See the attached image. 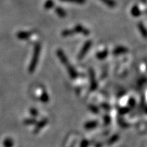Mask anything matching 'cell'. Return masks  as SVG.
Wrapping results in <instances>:
<instances>
[{
  "label": "cell",
  "instance_id": "obj_1",
  "mask_svg": "<svg viewBox=\"0 0 147 147\" xmlns=\"http://www.w3.org/2000/svg\"><path fill=\"white\" fill-rule=\"evenodd\" d=\"M40 53H41V45L40 44H37L35 46L31 62H30V65H29V71L30 73H32V72L35 71L37 65H38V62Z\"/></svg>",
  "mask_w": 147,
  "mask_h": 147
},
{
  "label": "cell",
  "instance_id": "obj_2",
  "mask_svg": "<svg viewBox=\"0 0 147 147\" xmlns=\"http://www.w3.org/2000/svg\"><path fill=\"white\" fill-rule=\"evenodd\" d=\"M91 46L92 41L89 40V41H86L85 44L83 45V47H82L81 51H80V52L79 54H78V59H82L86 56V54L89 52V49H90Z\"/></svg>",
  "mask_w": 147,
  "mask_h": 147
},
{
  "label": "cell",
  "instance_id": "obj_3",
  "mask_svg": "<svg viewBox=\"0 0 147 147\" xmlns=\"http://www.w3.org/2000/svg\"><path fill=\"white\" fill-rule=\"evenodd\" d=\"M89 77H90V89L93 91V90H95L98 87V83H97L96 79H95V72L92 68L89 69Z\"/></svg>",
  "mask_w": 147,
  "mask_h": 147
},
{
  "label": "cell",
  "instance_id": "obj_4",
  "mask_svg": "<svg viewBox=\"0 0 147 147\" xmlns=\"http://www.w3.org/2000/svg\"><path fill=\"white\" fill-rule=\"evenodd\" d=\"M56 54H57V56H58L59 59V60L61 61L62 64L65 65L69 64V62H68L67 56H66V55L65 54V53L61 49H59V50L56 51Z\"/></svg>",
  "mask_w": 147,
  "mask_h": 147
},
{
  "label": "cell",
  "instance_id": "obj_5",
  "mask_svg": "<svg viewBox=\"0 0 147 147\" xmlns=\"http://www.w3.org/2000/svg\"><path fill=\"white\" fill-rule=\"evenodd\" d=\"M74 34L76 33H80V34H83L84 35H89V31L87 29H86L85 27H83V26L81 25H78L76 26L73 29Z\"/></svg>",
  "mask_w": 147,
  "mask_h": 147
},
{
  "label": "cell",
  "instance_id": "obj_6",
  "mask_svg": "<svg viewBox=\"0 0 147 147\" xmlns=\"http://www.w3.org/2000/svg\"><path fill=\"white\" fill-rule=\"evenodd\" d=\"M66 67H67V70H68V74H69V76L72 78V79H75V78H78V71H76V69L74 68L73 66L71 65L69 63V64H68L67 65H66Z\"/></svg>",
  "mask_w": 147,
  "mask_h": 147
},
{
  "label": "cell",
  "instance_id": "obj_7",
  "mask_svg": "<svg viewBox=\"0 0 147 147\" xmlns=\"http://www.w3.org/2000/svg\"><path fill=\"white\" fill-rule=\"evenodd\" d=\"M32 35V32H19L17 34V37L20 40H27Z\"/></svg>",
  "mask_w": 147,
  "mask_h": 147
},
{
  "label": "cell",
  "instance_id": "obj_8",
  "mask_svg": "<svg viewBox=\"0 0 147 147\" xmlns=\"http://www.w3.org/2000/svg\"><path fill=\"white\" fill-rule=\"evenodd\" d=\"M128 51V48H126L125 47L119 46L117 47L114 49L113 51V54L114 55H120V54H123V53H125Z\"/></svg>",
  "mask_w": 147,
  "mask_h": 147
},
{
  "label": "cell",
  "instance_id": "obj_9",
  "mask_svg": "<svg viewBox=\"0 0 147 147\" xmlns=\"http://www.w3.org/2000/svg\"><path fill=\"white\" fill-rule=\"evenodd\" d=\"M97 125H98L97 121H95V120L89 121L85 124V128L86 129H92V128H95Z\"/></svg>",
  "mask_w": 147,
  "mask_h": 147
},
{
  "label": "cell",
  "instance_id": "obj_10",
  "mask_svg": "<svg viewBox=\"0 0 147 147\" xmlns=\"http://www.w3.org/2000/svg\"><path fill=\"white\" fill-rule=\"evenodd\" d=\"M107 55H108V51H107V50H105V51H101V52L97 53L96 56L98 59L102 60V59H106L107 56Z\"/></svg>",
  "mask_w": 147,
  "mask_h": 147
},
{
  "label": "cell",
  "instance_id": "obj_11",
  "mask_svg": "<svg viewBox=\"0 0 147 147\" xmlns=\"http://www.w3.org/2000/svg\"><path fill=\"white\" fill-rule=\"evenodd\" d=\"M131 14L134 17H139L141 14V12L139 10L138 6H134L131 10Z\"/></svg>",
  "mask_w": 147,
  "mask_h": 147
},
{
  "label": "cell",
  "instance_id": "obj_12",
  "mask_svg": "<svg viewBox=\"0 0 147 147\" xmlns=\"http://www.w3.org/2000/svg\"><path fill=\"white\" fill-rule=\"evenodd\" d=\"M56 14H58L60 18H65L66 16V12L62 8H60V7H58L57 8H56Z\"/></svg>",
  "mask_w": 147,
  "mask_h": 147
},
{
  "label": "cell",
  "instance_id": "obj_13",
  "mask_svg": "<svg viewBox=\"0 0 147 147\" xmlns=\"http://www.w3.org/2000/svg\"><path fill=\"white\" fill-rule=\"evenodd\" d=\"M47 122H48V120L47 119H44L41 120L40 122L37 124L36 125V129L37 130H39V129H41L42 127H44V126L47 123Z\"/></svg>",
  "mask_w": 147,
  "mask_h": 147
},
{
  "label": "cell",
  "instance_id": "obj_14",
  "mask_svg": "<svg viewBox=\"0 0 147 147\" xmlns=\"http://www.w3.org/2000/svg\"><path fill=\"white\" fill-rule=\"evenodd\" d=\"M40 100L42 101L43 103H47L49 101V96L47 95V93L46 92H44L42 93V95H41V98H40Z\"/></svg>",
  "mask_w": 147,
  "mask_h": 147
},
{
  "label": "cell",
  "instance_id": "obj_15",
  "mask_svg": "<svg viewBox=\"0 0 147 147\" xmlns=\"http://www.w3.org/2000/svg\"><path fill=\"white\" fill-rule=\"evenodd\" d=\"M74 32L73 29H66V30L62 31V35L65 37L69 36V35H74Z\"/></svg>",
  "mask_w": 147,
  "mask_h": 147
},
{
  "label": "cell",
  "instance_id": "obj_16",
  "mask_svg": "<svg viewBox=\"0 0 147 147\" xmlns=\"http://www.w3.org/2000/svg\"><path fill=\"white\" fill-rule=\"evenodd\" d=\"M138 27H139L140 31L142 33V35H143V37L146 38V28L144 27V26L143 25V23H139Z\"/></svg>",
  "mask_w": 147,
  "mask_h": 147
},
{
  "label": "cell",
  "instance_id": "obj_17",
  "mask_svg": "<svg viewBox=\"0 0 147 147\" xmlns=\"http://www.w3.org/2000/svg\"><path fill=\"white\" fill-rule=\"evenodd\" d=\"M36 119H33V118H30V119H26L24 120V123L26 125H32V124H35L36 123Z\"/></svg>",
  "mask_w": 147,
  "mask_h": 147
},
{
  "label": "cell",
  "instance_id": "obj_18",
  "mask_svg": "<svg viewBox=\"0 0 147 147\" xmlns=\"http://www.w3.org/2000/svg\"><path fill=\"white\" fill-rule=\"evenodd\" d=\"M101 1L108 6H110V7H113V6L116 5V3L113 0H101Z\"/></svg>",
  "mask_w": 147,
  "mask_h": 147
},
{
  "label": "cell",
  "instance_id": "obj_19",
  "mask_svg": "<svg viewBox=\"0 0 147 147\" xmlns=\"http://www.w3.org/2000/svg\"><path fill=\"white\" fill-rule=\"evenodd\" d=\"M65 2H73V3H77V4H83L85 2V0H62Z\"/></svg>",
  "mask_w": 147,
  "mask_h": 147
},
{
  "label": "cell",
  "instance_id": "obj_20",
  "mask_svg": "<svg viewBox=\"0 0 147 147\" xmlns=\"http://www.w3.org/2000/svg\"><path fill=\"white\" fill-rule=\"evenodd\" d=\"M53 6V2L52 0H48V1L47 2L46 4L45 5V8H47V9L51 8Z\"/></svg>",
  "mask_w": 147,
  "mask_h": 147
},
{
  "label": "cell",
  "instance_id": "obj_21",
  "mask_svg": "<svg viewBox=\"0 0 147 147\" xmlns=\"http://www.w3.org/2000/svg\"><path fill=\"white\" fill-rule=\"evenodd\" d=\"M128 111H129V109H128V107H122V108H120L119 110V113L121 115L125 114V113H127Z\"/></svg>",
  "mask_w": 147,
  "mask_h": 147
},
{
  "label": "cell",
  "instance_id": "obj_22",
  "mask_svg": "<svg viewBox=\"0 0 147 147\" xmlns=\"http://www.w3.org/2000/svg\"><path fill=\"white\" fill-rule=\"evenodd\" d=\"M89 108H90V110H91L92 112H93L94 113H98L99 112V110L98 109V107L95 106H94V105H92V106L89 107Z\"/></svg>",
  "mask_w": 147,
  "mask_h": 147
},
{
  "label": "cell",
  "instance_id": "obj_23",
  "mask_svg": "<svg viewBox=\"0 0 147 147\" xmlns=\"http://www.w3.org/2000/svg\"><path fill=\"white\" fill-rule=\"evenodd\" d=\"M30 113H31L32 116H37L38 114V110L35 108H31L30 109Z\"/></svg>",
  "mask_w": 147,
  "mask_h": 147
},
{
  "label": "cell",
  "instance_id": "obj_24",
  "mask_svg": "<svg viewBox=\"0 0 147 147\" xmlns=\"http://www.w3.org/2000/svg\"><path fill=\"white\" fill-rule=\"evenodd\" d=\"M128 103H129L130 107H134V105H135V104H136L135 99L131 98V99H130V100H129V101H128Z\"/></svg>",
  "mask_w": 147,
  "mask_h": 147
},
{
  "label": "cell",
  "instance_id": "obj_25",
  "mask_svg": "<svg viewBox=\"0 0 147 147\" xmlns=\"http://www.w3.org/2000/svg\"><path fill=\"white\" fill-rule=\"evenodd\" d=\"M105 119V122H106V124H108L109 122H110V117H109L108 116H106L105 117V119Z\"/></svg>",
  "mask_w": 147,
  "mask_h": 147
}]
</instances>
